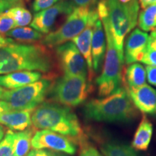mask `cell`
<instances>
[{
	"label": "cell",
	"mask_w": 156,
	"mask_h": 156,
	"mask_svg": "<svg viewBox=\"0 0 156 156\" xmlns=\"http://www.w3.org/2000/svg\"><path fill=\"white\" fill-rule=\"evenodd\" d=\"M5 90L4 89L2 86H0V99H1V100H2V96H3L4 93H5Z\"/></svg>",
	"instance_id": "obj_40"
},
{
	"label": "cell",
	"mask_w": 156,
	"mask_h": 156,
	"mask_svg": "<svg viewBox=\"0 0 156 156\" xmlns=\"http://www.w3.org/2000/svg\"><path fill=\"white\" fill-rule=\"evenodd\" d=\"M34 133L33 129H26L23 131L15 132L13 142L14 156H25L29 153Z\"/></svg>",
	"instance_id": "obj_20"
},
{
	"label": "cell",
	"mask_w": 156,
	"mask_h": 156,
	"mask_svg": "<svg viewBox=\"0 0 156 156\" xmlns=\"http://www.w3.org/2000/svg\"><path fill=\"white\" fill-rule=\"evenodd\" d=\"M12 112L9 105L6 101L0 100V113Z\"/></svg>",
	"instance_id": "obj_35"
},
{
	"label": "cell",
	"mask_w": 156,
	"mask_h": 156,
	"mask_svg": "<svg viewBox=\"0 0 156 156\" xmlns=\"http://www.w3.org/2000/svg\"><path fill=\"white\" fill-rule=\"evenodd\" d=\"M61 1L62 0H34L32 4V9L37 13L49 8Z\"/></svg>",
	"instance_id": "obj_27"
},
{
	"label": "cell",
	"mask_w": 156,
	"mask_h": 156,
	"mask_svg": "<svg viewBox=\"0 0 156 156\" xmlns=\"http://www.w3.org/2000/svg\"><path fill=\"white\" fill-rule=\"evenodd\" d=\"M42 74L38 71L22 70L0 75V86L7 90H14L40 80Z\"/></svg>",
	"instance_id": "obj_16"
},
{
	"label": "cell",
	"mask_w": 156,
	"mask_h": 156,
	"mask_svg": "<svg viewBox=\"0 0 156 156\" xmlns=\"http://www.w3.org/2000/svg\"><path fill=\"white\" fill-rule=\"evenodd\" d=\"M14 133L12 130H8L2 141L0 142V156H14Z\"/></svg>",
	"instance_id": "obj_25"
},
{
	"label": "cell",
	"mask_w": 156,
	"mask_h": 156,
	"mask_svg": "<svg viewBox=\"0 0 156 156\" xmlns=\"http://www.w3.org/2000/svg\"><path fill=\"white\" fill-rule=\"evenodd\" d=\"M142 63L147 64V66H153L156 67V50L147 48V51L143 58H142Z\"/></svg>",
	"instance_id": "obj_28"
},
{
	"label": "cell",
	"mask_w": 156,
	"mask_h": 156,
	"mask_svg": "<svg viewBox=\"0 0 156 156\" xmlns=\"http://www.w3.org/2000/svg\"><path fill=\"white\" fill-rule=\"evenodd\" d=\"M149 35L140 28L132 30L124 41V56L126 64L141 62L148 48Z\"/></svg>",
	"instance_id": "obj_12"
},
{
	"label": "cell",
	"mask_w": 156,
	"mask_h": 156,
	"mask_svg": "<svg viewBox=\"0 0 156 156\" xmlns=\"http://www.w3.org/2000/svg\"><path fill=\"white\" fill-rule=\"evenodd\" d=\"M83 113L88 119L103 122H127L136 115L135 106L122 87L102 98L88 101Z\"/></svg>",
	"instance_id": "obj_3"
},
{
	"label": "cell",
	"mask_w": 156,
	"mask_h": 156,
	"mask_svg": "<svg viewBox=\"0 0 156 156\" xmlns=\"http://www.w3.org/2000/svg\"><path fill=\"white\" fill-rule=\"evenodd\" d=\"M5 132H6V129L2 124H0V142L2 141L4 137L5 136Z\"/></svg>",
	"instance_id": "obj_38"
},
{
	"label": "cell",
	"mask_w": 156,
	"mask_h": 156,
	"mask_svg": "<svg viewBox=\"0 0 156 156\" xmlns=\"http://www.w3.org/2000/svg\"><path fill=\"white\" fill-rule=\"evenodd\" d=\"M134 106L144 114H153L156 112V91L153 87L144 84L139 87H126Z\"/></svg>",
	"instance_id": "obj_13"
},
{
	"label": "cell",
	"mask_w": 156,
	"mask_h": 156,
	"mask_svg": "<svg viewBox=\"0 0 156 156\" xmlns=\"http://www.w3.org/2000/svg\"><path fill=\"white\" fill-rule=\"evenodd\" d=\"M33 149H46L74 155L77 148L67 136L49 129H41L36 132L31 140Z\"/></svg>",
	"instance_id": "obj_10"
},
{
	"label": "cell",
	"mask_w": 156,
	"mask_h": 156,
	"mask_svg": "<svg viewBox=\"0 0 156 156\" xmlns=\"http://www.w3.org/2000/svg\"><path fill=\"white\" fill-rule=\"evenodd\" d=\"M22 0H0L1 2L5 4V5H7L8 7V8H11L12 7H14V6L17 5V4H19Z\"/></svg>",
	"instance_id": "obj_36"
},
{
	"label": "cell",
	"mask_w": 156,
	"mask_h": 156,
	"mask_svg": "<svg viewBox=\"0 0 156 156\" xmlns=\"http://www.w3.org/2000/svg\"><path fill=\"white\" fill-rule=\"evenodd\" d=\"M16 28L15 22L6 11L0 15V34L5 35L12 29Z\"/></svg>",
	"instance_id": "obj_26"
},
{
	"label": "cell",
	"mask_w": 156,
	"mask_h": 156,
	"mask_svg": "<svg viewBox=\"0 0 156 156\" xmlns=\"http://www.w3.org/2000/svg\"><path fill=\"white\" fill-rule=\"evenodd\" d=\"M8 9V7H7V5H5V4H3L2 2H0V15Z\"/></svg>",
	"instance_id": "obj_39"
},
{
	"label": "cell",
	"mask_w": 156,
	"mask_h": 156,
	"mask_svg": "<svg viewBox=\"0 0 156 156\" xmlns=\"http://www.w3.org/2000/svg\"><path fill=\"white\" fill-rule=\"evenodd\" d=\"M94 9L75 7L68 15L65 22L57 30L46 34L41 41V44L48 47H56L73 40L86 28Z\"/></svg>",
	"instance_id": "obj_8"
},
{
	"label": "cell",
	"mask_w": 156,
	"mask_h": 156,
	"mask_svg": "<svg viewBox=\"0 0 156 156\" xmlns=\"http://www.w3.org/2000/svg\"><path fill=\"white\" fill-rule=\"evenodd\" d=\"M7 38L25 42H35L38 41H41L44 38V35L28 27H17L9 30L5 34Z\"/></svg>",
	"instance_id": "obj_21"
},
{
	"label": "cell",
	"mask_w": 156,
	"mask_h": 156,
	"mask_svg": "<svg viewBox=\"0 0 156 156\" xmlns=\"http://www.w3.org/2000/svg\"><path fill=\"white\" fill-rule=\"evenodd\" d=\"M25 156H57L56 153L48 150L34 149L27 154Z\"/></svg>",
	"instance_id": "obj_31"
},
{
	"label": "cell",
	"mask_w": 156,
	"mask_h": 156,
	"mask_svg": "<svg viewBox=\"0 0 156 156\" xmlns=\"http://www.w3.org/2000/svg\"><path fill=\"white\" fill-rule=\"evenodd\" d=\"M54 67L51 54L41 44L14 43L0 48V75L22 70L48 73Z\"/></svg>",
	"instance_id": "obj_1"
},
{
	"label": "cell",
	"mask_w": 156,
	"mask_h": 156,
	"mask_svg": "<svg viewBox=\"0 0 156 156\" xmlns=\"http://www.w3.org/2000/svg\"><path fill=\"white\" fill-rule=\"evenodd\" d=\"M55 53L64 75L87 77L86 61L73 41L56 46Z\"/></svg>",
	"instance_id": "obj_9"
},
{
	"label": "cell",
	"mask_w": 156,
	"mask_h": 156,
	"mask_svg": "<svg viewBox=\"0 0 156 156\" xmlns=\"http://www.w3.org/2000/svg\"><path fill=\"white\" fill-rule=\"evenodd\" d=\"M139 1V4L140 7H142V9L145 8L147 6L154 5V4H156V0H138Z\"/></svg>",
	"instance_id": "obj_37"
},
{
	"label": "cell",
	"mask_w": 156,
	"mask_h": 156,
	"mask_svg": "<svg viewBox=\"0 0 156 156\" xmlns=\"http://www.w3.org/2000/svg\"><path fill=\"white\" fill-rule=\"evenodd\" d=\"M154 30V31H155V32H156V28H155V29H154V30Z\"/></svg>",
	"instance_id": "obj_41"
},
{
	"label": "cell",
	"mask_w": 156,
	"mask_h": 156,
	"mask_svg": "<svg viewBox=\"0 0 156 156\" xmlns=\"http://www.w3.org/2000/svg\"><path fill=\"white\" fill-rule=\"evenodd\" d=\"M72 2L78 7L92 8L97 3L98 0H72Z\"/></svg>",
	"instance_id": "obj_32"
},
{
	"label": "cell",
	"mask_w": 156,
	"mask_h": 156,
	"mask_svg": "<svg viewBox=\"0 0 156 156\" xmlns=\"http://www.w3.org/2000/svg\"><path fill=\"white\" fill-rule=\"evenodd\" d=\"M145 68L139 63L129 64L123 73V81L126 87H139L146 83Z\"/></svg>",
	"instance_id": "obj_19"
},
{
	"label": "cell",
	"mask_w": 156,
	"mask_h": 156,
	"mask_svg": "<svg viewBox=\"0 0 156 156\" xmlns=\"http://www.w3.org/2000/svg\"><path fill=\"white\" fill-rule=\"evenodd\" d=\"M153 132V126L150 120L144 116L134 133L132 147L135 151H145L149 147Z\"/></svg>",
	"instance_id": "obj_18"
},
{
	"label": "cell",
	"mask_w": 156,
	"mask_h": 156,
	"mask_svg": "<svg viewBox=\"0 0 156 156\" xmlns=\"http://www.w3.org/2000/svg\"><path fill=\"white\" fill-rule=\"evenodd\" d=\"M148 48L156 50V32L153 30L149 36V42H148Z\"/></svg>",
	"instance_id": "obj_33"
},
{
	"label": "cell",
	"mask_w": 156,
	"mask_h": 156,
	"mask_svg": "<svg viewBox=\"0 0 156 156\" xmlns=\"http://www.w3.org/2000/svg\"><path fill=\"white\" fill-rule=\"evenodd\" d=\"M137 24L140 29L145 32L153 31L156 28V4L142 9L138 17Z\"/></svg>",
	"instance_id": "obj_23"
},
{
	"label": "cell",
	"mask_w": 156,
	"mask_h": 156,
	"mask_svg": "<svg viewBox=\"0 0 156 156\" xmlns=\"http://www.w3.org/2000/svg\"><path fill=\"white\" fill-rule=\"evenodd\" d=\"M80 156H103L94 146L90 145H83L81 148Z\"/></svg>",
	"instance_id": "obj_29"
},
{
	"label": "cell",
	"mask_w": 156,
	"mask_h": 156,
	"mask_svg": "<svg viewBox=\"0 0 156 156\" xmlns=\"http://www.w3.org/2000/svg\"><path fill=\"white\" fill-rule=\"evenodd\" d=\"M99 18L98 14L97 9H93L89 22L87 23L86 28L80 34L78 35L73 39V42L76 45L80 52L83 56L86 61L87 69L89 73V80L91 81L93 74L92 52H91V43H92V37L93 32V26L95 21Z\"/></svg>",
	"instance_id": "obj_14"
},
{
	"label": "cell",
	"mask_w": 156,
	"mask_h": 156,
	"mask_svg": "<svg viewBox=\"0 0 156 156\" xmlns=\"http://www.w3.org/2000/svg\"><path fill=\"white\" fill-rule=\"evenodd\" d=\"M106 51V38L103 23L101 19L95 21L93 26V32L91 43L93 71L98 73L102 64L103 56Z\"/></svg>",
	"instance_id": "obj_15"
},
{
	"label": "cell",
	"mask_w": 156,
	"mask_h": 156,
	"mask_svg": "<svg viewBox=\"0 0 156 156\" xmlns=\"http://www.w3.org/2000/svg\"><path fill=\"white\" fill-rule=\"evenodd\" d=\"M146 77L151 85L156 86V67L147 66L145 67Z\"/></svg>",
	"instance_id": "obj_30"
},
{
	"label": "cell",
	"mask_w": 156,
	"mask_h": 156,
	"mask_svg": "<svg viewBox=\"0 0 156 156\" xmlns=\"http://www.w3.org/2000/svg\"><path fill=\"white\" fill-rule=\"evenodd\" d=\"M101 151L104 156H137L132 146L117 141L106 142Z\"/></svg>",
	"instance_id": "obj_22"
},
{
	"label": "cell",
	"mask_w": 156,
	"mask_h": 156,
	"mask_svg": "<svg viewBox=\"0 0 156 156\" xmlns=\"http://www.w3.org/2000/svg\"><path fill=\"white\" fill-rule=\"evenodd\" d=\"M6 12L9 16L12 17L15 22L16 28L17 27H24L25 25L30 24L32 22V15L28 9L23 7H11L7 9Z\"/></svg>",
	"instance_id": "obj_24"
},
{
	"label": "cell",
	"mask_w": 156,
	"mask_h": 156,
	"mask_svg": "<svg viewBox=\"0 0 156 156\" xmlns=\"http://www.w3.org/2000/svg\"><path fill=\"white\" fill-rule=\"evenodd\" d=\"M33 110L12 111L0 113V124L11 130L23 131L31 124Z\"/></svg>",
	"instance_id": "obj_17"
},
{
	"label": "cell",
	"mask_w": 156,
	"mask_h": 156,
	"mask_svg": "<svg viewBox=\"0 0 156 156\" xmlns=\"http://www.w3.org/2000/svg\"><path fill=\"white\" fill-rule=\"evenodd\" d=\"M53 83L42 79L20 88L5 90L2 100L8 103L12 111L34 110L44 102Z\"/></svg>",
	"instance_id": "obj_7"
},
{
	"label": "cell",
	"mask_w": 156,
	"mask_h": 156,
	"mask_svg": "<svg viewBox=\"0 0 156 156\" xmlns=\"http://www.w3.org/2000/svg\"><path fill=\"white\" fill-rule=\"evenodd\" d=\"M74 5L71 1L62 0L49 8L37 12L30 23V27L43 34H48L58 16L69 15L75 7Z\"/></svg>",
	"instance_id": "obj_11"
},
{
	"label": "cell",
	"mask_w": 156,
	"mask_h": 156,
	"mask_svg": "<svg viewBox=\"0 0 156 156\" xmlns=\"http://www.w3.org/2000/svg\"><path fill=\"white\" fill-rule=\"evenodd\" d=\"M103 23L106 38V51L104 66L96 80L98 95L105 97L114 93L121 87L123 81V64L124 56L119 53L115 46L110 28L105 17H99Z\"/></svg>",
	"instance_id": "obj_5"
},
{
	"label": "cell",
	"mask_w": 156,
	"mask_h": 156,
	"mask_svg": "<svg viewBox=\"0 0 156 156\" xmlns=\"http://www.w3.org/2000/svg\"><path fill=\"white\" fill-rule=\"evenodd\" d=\"M14 40L10 38H5L2 35L0 34V48L7 46L9 44H14Z\"/></svg>",
	"instance_id": "obj_34"
},
{
	"label": "cell",
	"mask_w": 156,
	"mask_h": 156,
	"mask_svg": "<svg viewBox=\"0 0 156 156\" xmlns=\"http://www.w3.org/2000/svg\"><path fill=\"white\" fill-rule=\"evenodd\" d=\"M32 124L69 137L80 136L83 131L77 116L70 107L58 103L43 102L32 114Z\"/></svg>",
	"instance_id": "obj_4"
},
{
	"label": "cell",
	"mask_w": 156,
	"mask_h": 156,
	"mask_svg": "<svg viewBox=\"0 0 156 156\" xmlns=\"http://www.w3.org/2000/svg\"><path fill=\"white\" fill-rule=\"evenodd\" d=\"M139 10L138 0H100L98 4V16L106 18L115 46L122 56L126 36L137 24Z\"/></svg>",
	"instance_id": "obj_2"
},
{
	"label": "cell",
	"mask_w": 156,
	"mask_h": 156,
	"mask_svg": "<svg viewBox=\"0 0 156 156\" xmlns=\"http://www.w3.org/2000/svg\"><path fill=\"white\" fill-rule=\"evenodd\" d=\"M90 91V81L87 80V77L64 75L54 82L48 93L56 103L75 107L86 100Z\"/></svg>",
	"instance_id": "obj_6"
}]
</instances>
